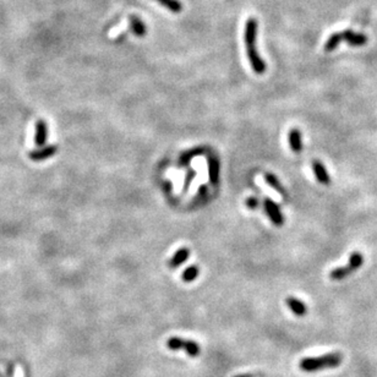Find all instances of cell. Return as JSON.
Wrapping results in <instances>:
<instances>
[{"mask_svg": "<svg viewBox=\"0 0 377 377\" xmlns=\"http://www.w3.org/2000/svg\"><path fill=\"white\" fill-rule=\"evenodd\" d=\"M129 27L136 37H144V36H146V25H145L144 21H142L139 16H136V15H130L129 16Z\"/></svg>", "mask_w": 377, "mask_h": 377, "instance_id": "9", "label": "cell"}, {"mask_svg": "<svg viewBox=\"0 0 377 377\" xmlns=\"http://www.w3.org/2000/svg\"><path fill=\"white\" fill-rule=\"evenodd\" d=\"M159 5L172 11L173 14H179L183 10V4L180 0H156Z\"/></svg>", "mask_w": 377, "mask_h": 377, "instance_id": "15", "label": "cell"}, {"mask_svg": "<svg viewBox=\"0 0 377 377\" xmlns=\"http://www.w3.org/2000/svg\"><path fill=\"white\" fill-rule=\"evenodd\" d=\"M259 205L260 202L256 197H249L248 200H246V206H248L250 210H256V208L259 207Z\"/></svg>", "mask_w": 377, "mask_h": 377, "instance_id": "21", "label": "cell"}, {"mask_svg": "<svg viewBox=\"0 0 377 377\" xmlns=\"http://www.w3.org/2000/svg\"><path fill=\"white\" fill-rule=\"evenodd\" d=\"M165 346L172 351L184 350L190 358H197L201 353V346L197 342L191 339H184V338L180 337L169 338L165 343Z\"/></svg>", "mask_w": 377, "mask_h": 377, "instance_id": "4", "label": "cell"}, {"mask_svg": "<svg viewBox=\"0 0 377 377\" xmlns=\"http://www.w3.org/2000/svg\"><path fill=\"white\" fill-rule=\"evenodd\" d=\"M285 302H287V306L289 307L290 311H292L294 315L299 316V317H302V316L307 314V306L302 302V300L297 299V298L294 297H289L287 300H285Z\"/></svg>", "mask_w": 377, "mask_h": 377, "instance_id": "8", "label": "cell"}, {"mask_svg": "<svg viewBox=\"0 0 377 377\" xmlns=\"http://www.w3.org/2000/svg\"><path fill=\"white\" fill-rule=\"evenodd\" d=\"M188 256H190V250H188V248L179 249V250L173 255V257L170 259L169 264H169L170 268H177V267H179L180 264H183L185 261H187Z\"/></svg>", "mask_w": 377, "mask_h": 377, "instance_id": "12", "label": "cell"}, {"mask_svg": "<svg viewBox=\"0 0 377 377\" xmlns=\"http://www.w3.org/2000/svg\"><path fill=\"white\" fill-rule=\"evenodd\" d=\"M203 153V150L202 149H193V150H188V151L184 152V153L182 154L179 158V164L180 165H188V163L191 162V159H192L195 156H198V154H202Z\"/></svg>", "mask_w": 377, "mask_h": 377, "instance_id": "17", "label": "cell"}, {"mask_svg": "<svg viewBox=\"0 0 377 377\" xmlns=\"http://www.w3.org/2000/svg\"><path fill=\"white\" fill-rule=\"evenodd\" d=\"M198 274H200V268H198L196 264H191V266H188V268L185 269L184 273H183V281L185 283L193 282L197 278Z\"/></svg>", "mask_w": 377, "mask_h": 377, "instance_id": "18", "label": "cell"}, {"mask_svg": "<svg viewBox=\"0 0 377 377\" xmlns=\"http://www.w3.org/2000/svg\"><path fill=\"white\" fill-rule=\"evenodd\" d=\"M48 137V125L43 119H39L36 124L35 132V144L37 147H43L45 145Z\"/></svg>", "mask_w": 377, "mask_h": 377, "instance_id": "7", "label": "cell"}, {"mask_svg": "<svg viewBox=\"0 0 377 377\" xmlns=\"http://www.w3.org/2000/svg\"><path fill=\"white\" fill-rule=\"evenodd\" d=\"M312 169H314V174L317 178L318 182L323 185H328L331 183V178L328 172L326 170L325 165L320 162V160H314L312 162Z\"/></svg>", "mask_w": 377, "mask_h": 377, "instance_id": "10", "label": "cell"}, {"mask_svg": "<svg viewBox=\"0 0 377 377\" xmlns=\"http://www.w3.org/2000/svg\"><path fill=\"white\" fill-rule=\"evenodd\" d=\"M353 269L350 268L349 266H343V267H338V268L333 269L332 272H331L330 277L332 281H342V279L346 278V277L349 276V274L353 273Z\"/></svg>", "mask_w": 377, "mask_h": 377, "instance_id": "16", "label": "cell"}, {"mask_svg": "<svg viewBox=\"0 0 377 377\" xmlns=\"http://www.w3.org/2000/svg\"><path fill=\"white\" fill-rule=\"evenodd\" d=\"M234 377H264V376L257 375V374H241V375H236Z\"/></svg>", "mask_w": 377, "mask_h": 377, "instance_id": "23", "label": "cell"}, {"mask_svg": "<svg viewBox=\"0 0 377 377\" xmlns=\"http://www.w3.org/2000/svg\"><path fill=\"white\" fill-rule=\"evenodd\" d=\"M7 373H6V377H14V365L12 364H9L7 365Z\"/></svg>", "mask_w": 377, "mask_h": 377, "instance_id": "22", "label": "cell"}, {"mask_svg": "<svg viewBox=\"0 0 377 377\" xmlns=\"http://www.w3.org/2000/svg\"><path fill=\"white\" fill-rule=\"evenodd\" d=\"M257 32H259V22L254 17H250L245 22V29H244L246 54H248L249 62H250L254 73L257 75H262L266 71V64L260 57L259 50H257Z\"/></svg>", "mask_w": 377, "mask_h": 377, "instance_id": "1", "label": "cell"}, {"mask_svg": "<svg viewBox=\"0 0 377 377\" xmlns=\"http://www.w3.org/2000/svg\"><path fill=\"white\" fill-rule=\"evenodd\" d=\"M264 180H266V183L269 187L273 188L277 192L281 193L283 197H288L287 191L284 190V188H283V185L279 183V180L277 179V177H274L271 173H266V174H264Z\"/></svg>", "mask_w": 377, "mask_h": 377, "instance_id": "14", "label": "cell"}, {"mask_svg": "<svg viewBox=\"0 0 377 377\" xmlns=\"http://www.w3.org/2000/svg\"><path fill=\"white\" fill-rule=\"evenodd\" d=\"M58 152V146L55 145H49V146H43L38 150H33L29 153V158L33 162H43L48 158L55 156Z\"/></svg>", "mask_w": 377, "mask_h": 377, "instance_id": "6", "label": "cell"}, {"mask_svg": "<svg viewBox=\"0 0 377 377\" xmlns=\"http://www.w3.org/2000/svg\"><path fill=\"white\" fill-rule=\"evenodd\" d=\"M289 146L294 153H300L302 151V132L299 129H292L289 132Z\"/></svg>", "mask_w": 377, "mask_h": 377, "instance_id": "11", "label": "cell"}, {"mask_svg": "<svg viewBox=\"0 0 377 377\" xmlns=\"http://www.w3.org/2000/svg\"><path fill=\"white\" fill-rule=\"evenodd\" d=\"M208 175H210V182L213 185L218 183V178H220V160L217 157L211 156L208 159Z\"/></svg>", "mask_w": 377, "mask_h": 377, "instance_id": "13", "label": "cell"}, {"mask_svg": "<svg viewBox=\"0 0 377 377\" xmlns=\"http://www.w3.org/2000/svg\"><path fill=\"white\" fill-rule=\"evenodd\" d=\"M342 42H346L351 47H363L368 42V37L363 33L354 32L351 30H344L338 33H333L328 37L325 43V52L331 53L338 47Z\"/></svg>", "mask_w": 377, "mask_h": 377, "instance_id": "3", "label": "cell"}, {"mask_svg": "<svg viewBox=\"0 0 377 377\" xmlns=\"http://www.w3.org/2000/svg\"><path fill=\"white\" fill-rule=\"evenodd\" d=\"M0 377H1V375H0Z\"/></svg>", "mask_w": 377, "mask_h": 377, "instance_id": "24", "label": "cell"}, {"mask_svg": "<svg viewBox=\"0 0 377 377\" xmlns=\"http://www.w3.org/2000/svg\"><path fill=\"white\" fill-rule=\"evenodd\" d=\"M342 353H328L321 356L304 358L300 360L299 368L304 373H317L327 369H336L342 364Z\"/></svg>", "mask_w": 377, "mask_h": 377, "instance_id": "2", "label": "cell"}, {"mask_svg": "<svg viewBox=\"0 0 377 377\" xmlns=\"http://www.w3.org/2000/svg\"><path fill=\"white\" fill-rule=\"evenodd\" d=\"M195 172H193V170H190V172H188V175H187V178H185V183H184V188H183V191H184V192H185V191H187L188 190V187H190V184H191V182H192V179H193V178H195Z\"/></svg>", "mask_w": 377, "mask_h": 377, "instance_id": "20", "label": "cell"}, {"mask_svg": "<svg viewBox=\"0 0 377 377\" xmlns=\"http://www.w3.org/2000/svg\"><path fill=\"white\" fill-rule=\"evenodd\" d=\"M364 264V257L360 252H353L349 257V264L348 266L350 267L353 271H356V269L360 268Z\"/></svg>", "mask_w": 377, "mask_h": 377, "instance_id": "19", "label": "cell"}, {"mask_svg": "<svg viewBox=\"0 0 377 377\" xmlns=\"http://www.w3.org/2000/svg\"><path fill=\"white\" fill-rule=\"evenodd\" d=\"M264 211L268 215L269 220L273 222L276 226H283L284 223V217H283L281 208L277 203H274L271 198H264Z\"/></svg>", "mask_w": 377, "mask_h": 377, "instance_id": "5", "label": "cell"}]
</instances>
